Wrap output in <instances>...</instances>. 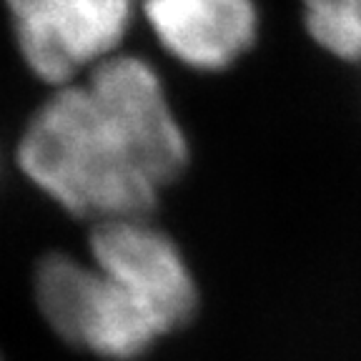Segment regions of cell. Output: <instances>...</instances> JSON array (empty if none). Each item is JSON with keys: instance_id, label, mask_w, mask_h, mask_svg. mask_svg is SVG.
Listing matches in <instances>:
<instances>
[{"instance_id": "6da1fadb", "label": "cell", "mask_w": 361, "mask_h": 361, "mask_svg": "<svg viewBox=\"0 0 361 361\" xmlns=\"http://www.w3.org/2000/svg\"><path fill=\"white\" fill-rule=\"evenodd\" d=\"M191 143L158 71L118 53L51 90L23 128L18 166L75 219H151L183 176Z\"/></svg>"}, {"instance_id": "7a4b0ae2", "label": "cell", "mask_w": 361, "mask_h": 361, "mask_svg": "<svg viewBox=\"0 0 361 361\" xmlns=\"http://www.w3.org/2000/svg\"><path fill=\"white\" fill-rule=\"evenodd\" d=\"M28 71L53 90L123 53L141 0H3Z\"/></svg>"}, {"instance_id": "3957f363", "label": "cell", "mask_w": 361, "mask_h": 361, "mask_svg": "<svg viewBox=\"0 0 361 361\" xmlns=\"http://www.w3.org/2000/svg\"><path fill=\"white\" fill-rule=\"evenodd\" d=\"M35 301L63 341L101 359H141L164 338L101 269L75 256L51 254L40 261Z\"/></svg>"}, {"instance_id": "277c9868", "label": "cell", "mask_w": 361, "mask_h": 361, "mask_svg": "<svg viewBox=\"0 0 361 361\" xmlns=\"http://www.w3.org/2000/svg\"><path fill=\"white\" fill-rule=\"evenodd\" d=\"M88 261L166 336L186 326L198 309V283L173 236L151 219L93 224Z\"/></svg>"}, {"instance_id": "5b68a950", "label": "cell", "mask_w": 361, "mask_h": 361, "mask_svg": "<svg viewBox=\"0 0 361 361\" xmlns=\"http://www.w3.org/2000/svg\"><path fill=\"white\" fill-rule=\"evenodd\" d=\"M158 48L196 73H224L259 40L256 0H141Z\"/></svg>"}, {"instance_id": "8992f818", "label": "cell", "mask_w": 361, "mask_h": 361, "mask_svg": "<svg viewBox=\"0 0 361 361\" xmlns=\"http://www.w3.org/2000/svg\"><path fill=\"white\" fill-rule=\"evenodd\" d=\"M311 43L341 63H361V0H299Z\"/></svg>"}]
</instances>
